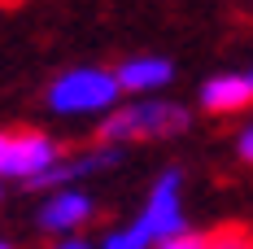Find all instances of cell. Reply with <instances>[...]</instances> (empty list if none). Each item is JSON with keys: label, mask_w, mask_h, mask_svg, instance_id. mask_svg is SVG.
<instances>
[{"label": "cell", "mask_w": 253, "mask_h": 249, "mask_svg": "<svg viewBox=\"0 0 253 249\" xmlns=\"http://www.w3.org/2000/svg\"><path fill=\"white\" fill-rule=\"evenodd\" d=\"M153 249H205V236L179 232V236H170V241H162V245H153Z\"/></svg>", "instance_id": "obj_8"}, {"label": "cell", "mask_w": 253, "mask_h": 249, "mask_svg": "<svg viewBox=\"0 0 253 249\" xmlns=\"http://www.w3.org/2000/svg\"><path fill=\"white\" fill-rule=\"evenodd\" d=\"M0 249H13V245H9V241H0Z\"/></svg>", "instance_id": "obj_12"}, {"label": "cell", "mask_w": 253, "mask_h": 249, "mask_svg": "<svg viewBox=\"0 0 253 249\" xmlns=\"http://www.w3.org/2000/svg\"><path fill=\"white\" fill-rule=\"evenodd\" d=\"M114 79H118V92H157V88H170L175 66L166 57H126L114 70Z\"/></svg>", "instance_id": "obj_6"}, {"label": "cell", "mask_w": 253, "mask_h": 249, "mask_svg": "<svg viewBox=\"0 0 253 249\" xmlns=\"http://www.w3.org/2000/svg\"><path fill=\"white\" fill-rule=\"evenodd\" d=\"M96 201L87 197L83 188H52L48 201L40 205V227L44 232H57V236H70L75 227H83L92 219Z\"/></svg>", "instance_id": "obj_5"}, {"label": "cell", "mask_w": 253, "mask_h": 249, "mask_svg": "<svg viewBox=\"0 0 253 249\" xmlns=\"http://www.w3.org/2000/svg\"><path fill=\"white\" fill-rule=\"evenodd\" d=\"M236 149H240V157H253V127H245V131H240Z\"/></svg>", "instance_id": "obj_10"}, {"label": "cell", "mask_w": 253, "mask_h": 249, "mask_svg": "<svg viewBox=\"0 0 253 249\" xmlns=\"http://www.w3.org/2000/svg\"><path fill=\"white\" fill-rule=\"evenodd\" d=\"M52 249H92V245H87V241H70V236H66V241H57Z\"/></svg>", "instance_id": "obj_11"}, {"label": "cell", "mask_w": 253, "mask_h": 249, "mask_svg": "<svg viewBox=\"0 0 253 249\" xmlns=\"http://www.w3.org/2000/svg\"><path fill=\"white\" fill-rule=\"evenodd\" d=\"M179 232H188V223H183V210H179V171L170 166L149 188V201H144L140 219L109 232L101 249H153L162 241H170V236H179Z\"/></svg>", "instance_id": "obj_1"}, {"label": "cell", "mask_w": 253, "mask_h": 249, "mask_svg": "<svg viewBox=\"0 0 253 249\" xmlns=\"http://www.w3.org/2000/svg\"><path fill=\"white\" fill-rule=\"evenodd\" d=\"M0 149H4V131H0Z\"/></svg>", "instance_id": "obj_13"}, {"label": "cell", "mask_w": 253, "mask_h": 249, "mask_svg": "<svg viewBox=\"0 0 253 249\" xmlns=\"http://www.w3.org/2000/svg\"><path fill=\"white\" fill-rule=\"evenodd\" d=\"M205 249H249V245H245V236H240V232H223V236H210Z\"/></svg>", "instance_id": "obj_9"}, {"label": "cell", "mask_w": 253, "mask_h": 249, "mask_svg": "<svg viewBox=\"0 0 253 249\" xmlns=\"http://www.w3.org/2000/svg\"><path fill=\"white\" fill-rule=\"evenodd\" d=\"M61 162V149L52 136H40V131H26V136H4V149H0V175L9 179H40L44 171H52Z\"/></svg>", "instance_id": "obj_4"}, {"label": "cell", "mask_w": 253, "mask_h": 249, "mask_svg": "<svg viewBox=\"0 0 253 249\" xmlns=\"http://www.w3.org/2000/svg\"><path fill=\"white\" fill-rule=\"evenodd\" d=\"M253 97V75L249 70H231V75H214L201 83V105L214 114H227V109H245Z\"/></svg>", "instance_id": "obj_7"}, {"label": "cell", "mask_w": 253, "mask_h": 249, "mask_svg": "<svg viewBox=\"0 0 253 249\" xmlns=\"http://www.w3.org/2000/svg\"><path fill=\"white\" fill-rule=\"evenodd\" d=\"M118 97H123L118 79L105 66H75V70L57 75L48 88V105L57 114H101L105 118L118 105Z\"/></svg>", "instance_id": "obj_2"}, {"label": "cell", "mask_w": 253, "mask_h": 249, "mask_svg": "<svg viewBox=\"0 0 253 249\" xmlns=\"http://www.w3.org/2000/svg\"><path fill=\"white\" fill-rule=\"evenodd\" d=\"M192 123V114L175 105V100H131V105H114L101 118V140L105 145H123L135 136H170Z\"/></svg>", "instance_id": "obj_3"}]
</instances>
